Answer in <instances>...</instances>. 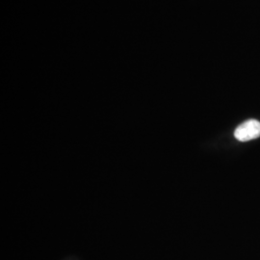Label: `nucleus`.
<instances>
[{
	"label": "nucleus",
	"mask_w": 260,
	"mask_h": 260,
	"mask_svg": "<svg viewBox=\"0 0 260 260\" xmlns=\"http://www.w3.org/2000/svg\"><path fill=\"white\" fill-rule=\"evenodd\" d=\"M234 137L240 142H248L260 137V121L249 120L241 123L235 131Z\"/></svg>",
	"instance_id": "1"
}]
</instances>
